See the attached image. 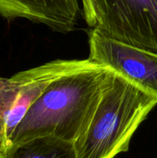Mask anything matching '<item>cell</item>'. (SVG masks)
I'll return each mask as SVG.
<instances>
[{
  "label": "cell",
  "instance_id": "5b68a950",
  "mask_svg": "<svg viewBox=\"0 0 157 158\" xmlns=\"http://www.w3.org/2000/svg\"><path fill=\"white\" fill-rule=\"evenodd\" d=\"M89 59L157 97V54L122 43L96 28L89 33Z\"/></svg>",
  "mask_w": 157,
  "mask_h": 158
},
{
  "label": "cell",
  "instance_id": "ba28073f",
  "mask_svg": "<svg viewBox=\"0 0 157 158\" xmlns=\"http://www.w3.org/2000/svg\"><path fill=\"white\" fill-rule=\"evenodd\" d=\"M82 13L89 27L95 28L97 24V7L96 0H81Z\"/></svg>",
  "mask_w": 157,
  "mask_h": 158
},
{
  "label": "cell",
  "instance_id": "7a4b0ae2",
  "mask_svg": "<svg viewBox=\"0 0 157 158\" xmlns=\"http://www.w3.org/2000/svg\"><path fill=\"white\" fill-rule=\"evenodd\" d=\"M157 97L110 69L93 118L74 143L76 158H115L129 151Z\"/></svg>",
  "mask_w": 157,
  "mask_h": 158
},
{
  "label": "cell",
  "instance_id": "6da1fadb",
  "mask_svg": "<svg viewBox=\"0 0 157 158\" xmlns=\"http://www.w3.org/2000/svg\"><path fill=\"white\" fill-rule=\"evenodd\" d=\"M109 71L94 64L54 81L30 107L11 135L8 146L42 136L74 144L93 118Z\"/></svg>",
  "mask_w": 157,
  "mask_h": 158
},
{
  "label": "cell",
  "instance_id": "9c48e42d",
  "mask_svg": "<svg viewBox=\"0 0 157 158\" xmlns=\"http://www.w3.org/2000/svg\"><path fill=\"white\" fill-rule=\"evenodd\" d=\"M0 158H2V156H1V152H0Z\"/></svg>",
  "mask_w": 157,
  "mask_h": 158
},
{
  "label": "cell",
  "instance_id": "52a82bcc",
  "mask_svg": "<svg viewBox=\"0 0 157 158\" xmlns=\"http://www.w3.org/2000/svg\"><path fill=\"white\" fill-rule=\"evenodd\" d=\"M2 158H76L74 144L52 136L35 137L10 144Z\"/></svg>",
  "mask_w": 157,
  "mask_h": 158
},
{
  "label": "cell",
  "instance_id": "3957f363",
  "mask_svg": "<svg viewBox=\"0 0 157 158\" xmlns=\"http://www.w3.org/2000/svg\"><path fill=\"white\" fill-rule=\"evenodd\" d=\"M93 65L89 58L56 59L9 78L0 76V152L7 148L30 107L54 81Z\"/></svg>",
  "mask_w": 157,
  "mask_h": 158
},
{
  "label": "cell",
  "instance_id": "8992f818",
  "mask_svg": "<svg viewBox=\"0 0 157 158\" xmlns=\"http://www.w3.org/2000/svg\"><path fill=\"white\" fill-rule=\"evenodd\" d=\"M79 15L78 0H0L2 18L27 19L62 33L75 30Z\"/></svg>",
  "mask_w": 157,
  "mask_h": 158
},
{
  "label": "cell",
  "instance_id": "277c9868",
  "mask_svg": "<svg viewBox=\"0 0 157 158\" xmlns=\"http://www.w3.org/2000/svg\"><path fill=\"white\" fill-rule=\"evenodd\" d=\"M96 29L157 54V0H96Z\"/></svg>",
  "mask_w": 157,
  "mask_h": 158
}]
</instances>
